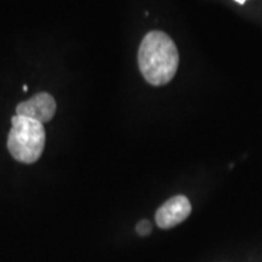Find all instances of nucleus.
Instances as JSON below:
<instances>
[{"label":"nucleus","instance_id":"obj_1","mask_svg":"<svg viewBox=\"0 0 262 262\" xmlns=\"http://www.w3.org/2000/svg\"><path fill=\"white\" fill-rule=\"evenodd\" d=\"M179 60L175 42L164 32H149L141 41L139 67L150 85L160 86L171 81L178 71Z\"/></svg>","mask_w":262,"mask_h":262},{"label":"nucleus","instance_id":"obj_2","mask_svg":"<svg viewBox=\"0 0 262 262\" xmlns=\"http://www.w3.org/2000/svg\"><path fill=\"white\" fill-rule=\"evenodd\" d=\"M45 139V129L41 123L17 114L12 117L8 148L17 162L25 164L37 162L44 150Z\"/></svg>","mask_w":262,"mask_h":262},{"label":"nucleus","instance_id":"obj_3","mask_svg":"<svg viewBox=\"0 0 262 262\" xmlns=\"http://www.w3.org/2000/svg\"><path fill=\"white\" fill-rule=\"evenodd\" d=\"M56 113V102L55 98L48 93H40L33 96L25 102L18 103L16 107L17 116L27 117L38 123H48Z\"/></svg>","mask_w":262,"mask_h":262},{"label":"nucleus","instance_id":"obj_4","mask_svg":"<svg viewBox=\"0 0 262 262\" xmlns=\"http://www.w3.org/2000/svg\"><path fill=\"white\" fill-rule=\"evenodd\" d=\"M192 211L191 203L185 195H175L166 201L156 212V222L160 228L175 227L186 220Z\"/></svg>","mask_w":262,"mask_h":262},{"label":"nucleus","instance_id":"obj_5","mask_svg":"<svg viewBox=\"0 0 262 262\" xmlns=\"http://www.w3.org/2000/svg\"><path fill=\"white\" fill-rule=\"evenodd\" d=\"M136 231L140 235H148L150 233V231H152V225H150L149 221L142 220L136 226Z\"/></svg>","mask_w":262,"mask_h":262},{"label":"nucleus","instance_id":"obj_6","mask_svg":"<svg viewBox=\"0 0 262 262\" xmlns=\"http://www.w3.org/2000/svg\"><path fill=\"white\" fill-rule=\"evenodd\" d=\"M235 2L239 3V4H244V3H245V0H235Z\"/></svg>","mask_w":262,"mask_h":262},{"label":"nucleus","instance_id":"obj_7","mask_svg":"<svg viewBox=\"0 0 262 262\" xmlns=\"http://www.w3.org/2000/svg\"><path fill=\"white\" fill-rule=\"evenodd\" d=\"M24 90H25V91H27V90H28V86H27V85H24Z\"/></svg>","mask_w":262,"mask_h":262}]
</instances>
